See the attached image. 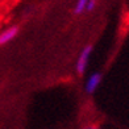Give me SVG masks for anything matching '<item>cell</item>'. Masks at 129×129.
Listing matches in <instances>:
<instances>
[{
  "mask_svg": "<svg viewBox=\"0 0 129 129\" xmlns=\"http://www.w3.org/2000/svg\"><path fill=\"white\" fill-rule=\"evenodd\" d=\"M92 45H87L86 48L82 50V53L78 57V61H77V71L79 74H83L86 71V67H87V63H88L90 59V55L92 53Z\"/></svg>",
  "mask_w": 129,
  "mask_h": 129,
  "instance_id": "1",
  "label": "cell"
},
{
  "mask_svg": "<svg viewBox=\"0 0 129 129\" xmlns=\"http://www.w3.org/2000/svg\"><path fill=\"white\" fill-rule=\"evenodd\" d=\"M19 26L17 25H13V26H9V28H7L5 30H3V32H0V46H3V45H5V44H8V42H11L17 34H19Z\"/></svg>",
  "mask_w": 129,
  "mask_h": 129,
  "instance_id": "2",
  "label": "cell"
},
{
  "mask_svg": "<svg viewBox=\"0 0 129 129\" xmlns=\"http://www.w3.org/2000/svg\"><path fill=\"white\" fill-rule=\"evenodd\" d=\"M100 82H102V74L100 73H93L86 82V92L90 93V95L93 93L99 87V84H100Z\"/></svg>",
  "mask_w": 129,
  "mask_h": 129,
  "instance_id": "3",
  "label": "cell"
},
{
  "mask_svg": "<svg viewBox=\"0 0 129 129\" xmlns=\"http://www.w3.org/2000/svg\"><path fill=\"white\" fill-rule=\"evenodd\" d=\"M87 3L88 0H78L77 4L74 7V15H82L86 11V7H87Z\"/></svg>",
  "mask_w": 129,
  "mask_h": 129,
  "instance_id": "4",
  "label": "cell"
},
{
  "mask_svg": "<svg viewBox=\"0 0 129 129\" xmlns=\"http://www.w3.org/2000/svg\"><path fill=\"white\" fill-rule=\"evenodd\" d=\"M96 7V0H88V3H87V7H86V11H88V12H92L93 9Z\"/></svg>",
  "mask_w": 129,
  "mask_h": 129,
  "instance_id": "5",
  "label": "cell"
},
{
  "mask_svg": "<svg viewBox=\"0 0 129 129\" xmlns=\"http://www.w3.org/2000/svg\"><path fill=\"white\" fill-rule=\"evenodd\" d=\"M83 129H98V128H92V126H86V128H83Z\"/></svg>",
  "mask_w": 129,
  "mask_h": 129,
  "instance_id": "6",
  "label": "cell"
}]
</instances>
